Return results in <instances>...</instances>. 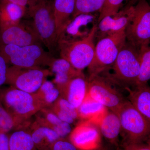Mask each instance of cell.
Returning <instances> with one entry per match:
<instances>
[{
    "mask_svg": "<svg viewBox=\"0 0 150 150\" xmlns=\"http://www.w3.org/2000/svg\"><path fill=\"white\" fill-rule=\"evenodd\" d=\"M35 120L54 130L62 139L69 135L71 125L62 121L49 108H45L35 114Z\"/></svg>",
    "mask_w": 150,
    "mask_h": 150,
    "instance_id": "17",
    "label": "cell"
},
{
    "mask_svg": "<svg viewBox=\"0 0 150 150\" xmlns=\"http://www.w3.org/2000/svg\"><path fill=\"white\" fill-rule=\"evenodd\" d=\"M40 0H0V1H6L16 4L27 9L37 4Z\"/></svg>",
    "mask_w": 150,
    "mask_h": 150,
    "instance_id": "34",
    "label": "cell"
},
{
    "mask_svg": "<svg viewBox=\"0 0 150 150\" xmlns=\"http://www.w3.org/2000/svg\"><path fill=\"white\" fill-rule=\"evenodd\" d=\"M5 60L0 55V87L5 83L7 70L8 67Z\"/></svg>",
    "mask_w": 150,
    "mask_h": 150,
    "instance_id": "33",
    "label": "cell"
},
{
    "mask_svg": "<svg viewBox=\"0 0 150 150\" xmlns=\"http://www.w3.org/2000/svg\"><path fill=\"white\" fill-rule=\"evenodd\" d=\"M129 92V101L150 122V89L147 85L135 87L134 90L125 88Z\"/></svg>",
    "mask_w": 150,
    "mask_h": 150,
    "instance_id": "19",
    "label": "cell"
},
{
    "mask_svg": "<svg viewBox=\"0 0 150 150\" xmlns=\"http://www.w3.org/2000/svg\"><path fill=\"white\" fill-rule=\"evenodd\" d=\"M88 85V79L82 73L71 79L60 91V96L77 109L86 96Z\"/></svg>",
    "mask_w": 150,
    "mask_h": 150,
    "instance_id": "15",
    "label": "cell"
},
{
    "mask_svg": "<svg viewBox=\"0 0 150 150\" xmlns=\"http://www.w3.org/2000/svg\"><path fill=\"white\" fill-rule=\"evenodd\" d=\"M33 19L32 25L35 32L49 53L57 47L58 38L54 15V2L40 0L27 9Z\"/></svg>",
    "mask_w": 150,
    "mask_h": 150,
    "instance_id": "1",
    "label": "cell"
},
{
    "mask_svg": "<svg viewBox=\"0 0 150 150\" xmlns=\"http://www.w3.org/2000/svg\"><path fill=\"white\" fill-rule=\"evenodd\" d=\"M0 55L7 64L25 68L48 67L54 59L39 44L21 46L0 44Z\"/></svg>",
    "mask_w": 150,
    "mask_h": 150,
    "instance_id": "2",
    "label": "cell"
},
{
    "mask_svg": "<svg viewBox=\"0 0 150 150\" xmlns=\"http://www.w3.org/2000/svg\"><path fill=\"white\" fill-rule=\"evenodd\" d=\"M32 121L24 120L14 116L0 102V133L8 134L12 131L29 129Z\"/></svg>",
    "mask_w": 150,
    "mask_h": 150,
    "instance_id": "23",
    "label": "cell"
},
{
    "mask_svg": "<svg viewBox=\"0 0 150 150\" xmlns=\"http://www.w3.org/2000/svg\"><path fill=\"white\" fill-rule=\"evenodd\" d=\"M121 150H150L149 144L140 143H126L124 142L123 149Z\"/></svg>",
    "mask_w": 150,
    "mask_h": 150,
    "instance_id": "32",
    "label": "cell"
},
{
    "mask_svg": "<svg viewBox=\"0 0 150 150\" xmlns=\"http://www.w3.org/2000/svg\"><path fill=\"white\" fill-rule=\"evenodd\" d=\"M43 108H49L60 96L59 90L53 82L46 80L35 93Z\"/></svg>",
    "mask_w": 150,
    "mask_h": 150,
    "instance_id": "26",
    "label": "cell"
},
{
    "mask_svg": "<svg viewBox=\"0 0 150 150\" xmlns=\"http://www.w3.org/2000/svg\"><path fill=\"white\" fill-rule=\"evenodd\" d=\"M96 18L92 13L82 14L71 19L59 35L58 41H73L87 37L94 25L97 24Z\"/></svg>",
    "mask_w": 150,
    "mask_h": 150,
    "instance_id": "14",
    "label": "cell"
},
{
    "mask_svg": "<svg viewBox=\"0 0 150 150\" xmlns=\"http://www.w3.org/2000/svg\"><path fill=\"white\" fill-rule=\"evenodd\" d=\"M126 42L125 31L100 39L95 46L92 62L88 67L89 76L99 74L109 69Z\"/></svg>",
    "mask_w": 150,
    "mask_h": 150,
    "instance_id": "6",
    "label": "cell"
},
{
    "mask_svg": "<svg viewBox=\"0 0 150 150\" xmlns=\"http://www.w3.org/2000/svg\"><path fill=\"white\" fill-rule=\"evenodd\" d=\"M111 67L113 72L105 77L125 88L135 86L140 71L138 49L126 41Z\"/></svg>",
    "mask_w": 150,
    "mask_h": 150,
    "instance_id": "3",
    "label": "cell"
},
{
    "mask_svg": "<svg viewBox=\"0 0 150 150\" xmlns=\"http://www.w3.org/2000/svg\"><path fill=\"white\" fill-rule=\"evenodd\" d=\"M97 24L93 27L87 37L81 40L67 41L59 40L57 47L61 58L65 59L78 71H82L91 64L94 54Z\"/></svg>",
    "mask_w": 150,
    "mask_h": 150,
    "instance_id": "4",
    "label": "cell"
},
{
    "mask_svg": "<svg viewBox=\"0 0 150 150\" xmlns=\"http://www.w3.org/2000/svg\"><path fill=\"white\" fill-rule=\"evenodd\" d=\"M115 112L120 119L121 131L126 143H140L150 133V123L129 100H126Z\"/></svg>",
    "mask_w": 150,
    "mask_h": 150,
    "instance_id": "7",
    "label": "cell"
},
{
    "mask_svg": "<svg viewBox=\"0 0 150 150\" xmlns=\"http://www.w3.org/2000/svg\"><path fill=\"white\" fill-rule=\"evenodd\" d=\"M49 108L62 121L70 125L79 119L76 108L61 96Z\"/></svg>",
    "mask_w": 150,
    "mask_h": 150,
    "instance_id": "24",
    "label": "cell"
},
{
    "mask_svg": "<svg viewBox=\"0 0 150 150\" xmlns=\"http://www.w3.org/2000/svg\"><path fill=\"white\" fill-rule=\"evenodd\" d=\"M9 150H37L29 129L13 131L9 134Z\"/></svg>",
    "mask_w": 150,
    "mask_h": 150,
    "instance_id": "25",
    "label": "cell"
},
{
    "mask_svg": "<svg viewBox=\"0 0 150 150\" xmlns=\"http://www.w3.org/2000/svg\"><path fill=\"white\" fill-rule=\"evenodd\" d=\"M126 41L137 49L150 42V7L146 0H139L134 6L132 18L125 30Z\"/></svg>",
    "mask_w": 150,
    "mask_h": 150,
    "instance_id": "8",
    "label": "cell"
},
{
    "mask_svg": "<svg viewBox=\"0 0 150 150\" xmlns=\"http://www.w3.org/2000/svg\"><path fill=\"white\" fill-rule=\"evenodd\" d=\"M93 150H100L98 149H98H96Z\"/></svg>",
    "mask_w": 150,
    "mask_h": 150,
    "instance_id": "36",
    "label": "cell"
},
{
    "mask_svg": "<svg viewBox=\"0 0 150 150\" xmlns=\"http://www.w3.org/2000/svg\"><path fill=\"white\" fill-rule=\"evenodd\" d=\"M9 137L8 134L0 133V150H9Z\"/></svg>",
    "mask_w": 150,
    "mask_h": 150,
    "instance_id": "35",
    "label": "cell"
},
{
    "mask_svg": "<svg viewBox=\"0 0 150 150\" xmlns=\"http://www.w3.org/2000/svg\"><path fill=\"white\" fill-rule=\"evenodd\" d=\"M27 11L26 8L16 4L0 1V28L18 24Z\"/></svg>",
    "mask_w": 150,
    "mask_h": 150,
    "instance_id": "20",
    "label": "cell"
},
{
    "mask_svg": "<svg viewBox=\"0 0 150 150\" xmlns=\"http://www.w3.org/2000/svg\"><path fill=\"white\" fill-rule=\"evenodd\" d=\"M134 6H127L112 15L105 17L97 24L95 37L99 40L108 35L125 31L134 13Z\"/></svg>",
    "mask_w": 150,
    "mask_h": 150,
    "instance_id": "13",
    "label": "cell"
},
{
    "mask_svg": "<svg viewBox=\"0 0 150 150\" xmlns=\"http://www.w3.org/2000/svg\"><path fill=\"white\" fill-rule=\"evenodd\" d=\"M97 126L90 121L79 123L69 134L70 142L78 150H93L99 147L101 139Z\"/></svg>",
    "mask_w": 150,
    "mask_h": 150,
    "instance_id": "12",
    "label": "cell"
},
{
    "mask_svg": "<svg viewBox=\"0 0 150 150\" xmlns=\"http://www.w3.org/2000/svg\"><path fill=\"white\" fill-rule=\"evenodd\" d=\"M53 74L50 70L42 67L12 66L8 68L5 84L29 93H35L47 78Z\"/></svg>",
    "mask_w": 150,
    "mask_h": 150,
    "instance_id": "9",
    "label": "cell"
},
{
    "mask_svg": "<svg viewBox=\"0 0 150 150\" xmlns=\"http://www.w3.org/2000/svg\"><path fill=\"white\" fill-rule=\"evenodd\" d=\"M29 130L37 150H49L61 138L56 132L36 120L32 121Z\"/></svg>",
    "mask_w": 150,
    "mask_h": 150,
    "instance_id": "16",
    "label": "cell"
},
{
    "mask_svg": "<svg viewBox=\"0 0 150 150\" xmlns=\"http://www.w3.org/2000/svg\"><path fill=\"white\" fill-rule=\"evenodd\" d=\"M76 0H55L54 15L58 40L65 26L71 20Z\"/></svg>",
    "mask_w": 150,
    "mask_h": 150,
    "instance_id": "22",
    "label": "cell"
},
{
    "mask_svg": "<svg viewBox=\"0 0 150 150\" xmlns=\"http://www.w3.org/2000/svg\"><path fill=\"white\" fill-rule=\"evenodd\" d=\"M126 0H105L98 20V23L105 17L112 15L120 11Z\"/></svg>",
    "mask_w": 150,
    "mask_h": 150,
    "instance_id": "30",
    "label": "cell"
},
{
    "mask_svg": "<svg viewBox=\"0 0 150 150\" xmlns=\"http://www.w3.org/2000/svg\"><path fill=\"white\" fill-rule=\"evenodd\" d=\"M97 126L105 139L111 143H116L121 131V126L120 119L116 112L107 110Z\"/></svg>",
    "mask_w": 150,
    "mask_h": 150,
    "instance_id": "21",
    "label": "cell"
},
{
    "mask_svg": "<svg viewBox=\"0 0 150 150\" xmlns=\"http://www.w3.org/2000/svg\"><path fill=\"white\" fill-rule=\"evenodd\" d=\"M0 44L21 46L41 45L42 43L32 23L28 24L21 22L12 26L0 28Z\"/></svg>",
    "mask_w": 150,
    "mask_h": 150,
    "instance_id": "11",
    "label": "cell"
},
{
    "mask_svg": "<svg viewBox=\"0 0 150 150\" xmlns=\"http://www.w3.org/2000/svg\"><path fill=\"white\" fill-rule=\"evenodd\" d=\"M49 150H78L70 142L60 139L55 142Z\"/></svg>",
    "mask_w": 150,
    "mask_h": 150,
    "instance_id": "31",
    "label": "cell"
},
{
    "mask_svg": "<svg viewBox=\"0 0 150 150\" xmlns=\"http://www.w3.org/2000/svg\"><path fill=\"white\" fill-rule=\"evenodd\" d=\"M139 61V74L135 87L147 85L150 79V48L143 46L138 49Z\"/></svg>",
    "mask_w": 150,
    "mask_h": 150,
    "instance_id": "27",
    "label": "cell"
},
{
    "mask_svg": "<svg viewBox=\"0 0 150 150\" xmlns=\"http://www.w3.org/2000/svg\"><path fill=\"white\" fill-rule=\"evenodd\" d=\"M87 94L107 108L115 112L126 101L115 83L100 74L89 76Z\"/></svg>",
    "mask_w": 150,
    "mask_h": 150,
    "instance_id": "10",
    "label": "cell"
},
{
    "mask_svg": "<svg viewBox=\"0 0 150 150\" xmlns=\"http://www.w3.org/2000/svg\"><path fill=\"white\" fill-rule=\"evenodd\" d=\"M48 67L49 70L53 74L68 75L73 78L83 73L82 71L76 69L69 62L62 58H54Z\"/></svg>",
    "mask_w": 150,
    "mask_h": 150,
    "instance_id": "29",
    "label": "cell"
},
{
    "mask_svg": "<svg viewBox=\"0 0 150 150\" xmlns=\"http://www.w3.org/2000/svg\"><path fill=\"white\" fill-rule=\"evenodd\" d=\"M0 102L11 114L24 120L31 119L43 108L35 93H29L10 86L0 88Z\"/></svg>",
    "mask_w": 150,
    "mask_h": 150,
    "instance_id": "5",
    "label": "cell"
},
{
    "mask_svg": "<svg viewBox=\"0 0 150 150\" xmlns=\"http://www.w3.org/2000/svg\"><path fill=\"white\" fill-rule=\"evenodd\" d=\"M105 0H76L71 19L82 14H91L101 10Z\"/></svg>",
    "mask_w": 150,
    "mask_h": 150,
    "instance_id": "28",
    "label": "cell"
},
{
    "mask_svg": "<svg viewBox=\"0 0 150 150\" xmlns=\"http://www.w3.org/2000/svg\"><path fill=\"white\" fill-rule=\"evenodd\" d=\"M117 150H121V149H118Z\"/></svg>",
    "mask_w": 150,
    "mask_h": 150,
    "instance_id": "37",
    "label": "cell"
},
{
    "mask_svg": "<svg viewBox=\"0 0 150 150\" xmlns=\"http://www.w3.org/2000/svg\"><path fill=\"white\" fill-rule=\"evenodd\" d=\"M108 109L88 95L77 109L79 118L84 121H89L97 126Z\"/></svg>",
    "mask_w": 150,
    "mask_h": 150,
    "instance_id": "18",
    "label": "cell"
}]
</instances>
